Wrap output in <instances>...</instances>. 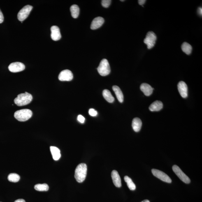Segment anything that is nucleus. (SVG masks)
Wrapping results in <instances>:
<instances>
[{
  "label": "nucleus",
  "mask_w": 202,
  "mask_h": 202,
  "mask_svg": "<svg viewBox=\"0 0 202 202\" xmlns=\"http://www.w3.org/2000/svg\"><path fill=\"white\" fill-rule=\"evenodd\" d=\"M87 166L85 163H81L77 166L75 170V177L79 183L83 182L87 174Z\"/></svg>",
  "instance_id": "f257e3e1"
},
{
  "label": "nucleus",
  "mask_w": 202,
  "mask_h": 202,
  "mask_svg": "<svg viewBox=\"0 0 202 202\" xmlns=\"http://www.w3.org/2000/svg\"><path fill=\"white\" fill-rule=\"evenodd\" d=\"M32 95L25 92L24 93L19 94L17 97L15 98L14 102L17 106H22L29 104L32 101Z\"/></svg>",
  "instance_id": "f03ea898"
},
{
  "label": "nucleus",
  "mask_w": 202,
  "mask_h": 202,
  "mask_svg": "<svg viewBox=\"0 0 202 202\" xmlns=\"http://www.w3.org/2000/svg\"><path fill=\"white\" fill-rule=\"evenodd\" d=\"M32 112L29 109H23L15 112L14 116L21 122L27 121L32 117Z\"/></svg>",
  "instance_id": "7ed1b4c3"
},
{
  "label": "nucleus",
  "mask_w": 202,
  "mask_h": 202,
  "mask_svg": "<svg viewBox=\"0 0 202 202\" xmlns=\"http://www.w3.org/2000/svg\"><path fill=\"white\" fill-rule=\"evenodd\" d=\"M97 71L102 76H106L110 72V68L108 61L106 59H103L101 61L97 68Z\"/></svg>",
  "instance_id": "20e7f679"
},
{
  "label": "nucleus",
  "mask_w": 202,
  "mask_h": 202,
  "mask_svg": "<svg viewBox=\"0 0 202 202\" xmlns=\"http://www.w3.org/2000/svg\"><path fill=\"white\" fill-rule=\"evenodd\" d=\"M157 40V36L153 31H149L144 40V43L147 45L149 49L152 48L154 46Z\"/></svg>",
  "instance_id": "39448f33"
},
{
  "label": "nucleus",
  "mask_w": 202,
  "mask_h": 202,
  "mask_svg": "<svg viewBox=\"0 0 202 202\" xmlns=\"http://www.w3.org/2000/svg\"><path fill=\"white\" fill-rule=\"evenodd\" d=\"M33 6L30 5H26L21 9L17 15L18 20L21 22L26 20L32 10Z\"/></svg>",
  "instance_id": "423d86ee"
},
{
  "label": "nucleus",
  "mask_w": 202,
  "mask_h": 202,
  "mask_svg": "<svg viewBox=\"0 0 202 202\" xmlns=\"http://www.w3.org/2000/svg\"><path fill=\"white\" fill-rule=\"evenodd\" d=\"M172 169L175 174L183 182L187 184H189L191 182V180L189 177L183 172L179 167L177 165H174L172 167Z\"/></svg>",
  "instance_id": "0eeeda50"
},
{
  "label": "nucleus",
  "mask_w": 202,
  "mask_h": 202,
  "mask_svg": "<svg viewBox=\"0 0 202 202\" xmlns=\"http://www.w3.org/2000/svg\"><path fill=\"white\" fill-rule=\"evenodd\" d=\"M152 172L155 176L157 177L159 179L168 183H171L172 180L171 178L164 172L155 169H152Z\"/></svg>",
  "instance_id": "6e6552de"
},
{
  "label": "nucleus",
  "mask_w": 202,
  "mask_h": 202,
  "mask_svg": "<svg viewBox=\"0 0 202 202\" xmlns=\"http://www.w3.org/2000/svg\"><path fill=\"white\" fill-rule=\"evenodd\" d=\"M25 68V66L23 63L19 62L12 63L8 66L9 71L13 73L23 71Z\"/></svg>",
  "instance_id": "1a4fd4ad"
},
{
  "label": "nucleus",
  "mask_w": 202,
  "mask_h": 202,
  "mask_svg": "<svg viewBox=\"0 0 202 202\" xmlns=\"http://www.w3.org/2000/svg\"><path fill=\"white\" fill-rule=\"evenodd\" d=\"M73 77V73L71 71L69 70H64L61 71L59 74L58 78L60 80L62 81H69L72 80Z\"/></svg>",
  "instance_id": "9d476101"
},
{
  "label": "nucleus",
  "mask_w": 202,
  "mask_h": 202,
  "mask_svg": "<svg viewBox=\"0 0 202 202\" xmlns=\"http://www.w3.org/2000/svg\"><path fill=\"white\" fill-rule=\"evenodd\" d=\"M179 93L183 98H186L188 96V88L187 84L183 81H180L177 85Z\"/></svg>",
  "instance_id": "9b49d317"
},
{
  "label": "nucleus",
  "mask_w": 202,
  "mask_h": 202,
  "mask_svg": "<svg viewBox=\"0 0 202 202\" xmlns=\"http://www.w3.org/2000/svg\"><path fill=\"white\" fill-rule=\"evenodd\" d=\"M51 38L54 41H57L60 39L61 35L59 28L57 26H53L51 28Z\"/></svg>",
  "instance_id": "f8f14e48"
},
{
  "label": "nucleus",
  "mask_w": 202,
  "mask_h": 202,
  "mask_svg": "<svg viewBox=\"0 0 202 202\" xmlns=\"http://www.w3.org/2000/svg\"><path fill=\"white\" fill-rule=\"evenodd\" d=\"M105 20L103 17H98L95 18L91 23V29L96 30L101 27L104 23Z\"/></svg>",
  "instance_id": "ddd939ff"
},
{
  "label": "nucleus",
  "mask_w": 202,
  "mask_h": 202,
  "mask_svg": "<svg viewBox=\"0 0 202 202\" xmlns=\"http://www.w3.org/2000/svg\"><path fill=\"white\" fill-rule=\"evenodd\" d=\"M111 177L112 181L114 185L117 188H120L122 186L121 180L118 172L116 170H114L111 173Z\"/></svg>",
  "instance_id": "4468645a"
},
{
  "label": "nucleus",
  "mask_w": 202,
  "mask_h": 202,
  "mask_svg": "<svg viewBox=\"0 0 202 202\" xmlns=\"http://www.w3.org/2000/svg\"><path fill=\"white\" fill-rule=\"evenodd\" d=\"M140 89L145 96H148L152 93L154 89L146 83H143L140 85Z\"/></svg>",
  "instance_id": "2eb2a0df"
},
{
  "label": "nucleus",
  "mask_w": 202,
  "mask_h": 202,
  "mask_svg": "<svg viewBox=\"0 0 202 202\" xmlns=\"http://www.w3.org/2000/svg\"><path fill=\"white\" fill-rule=\"evenodd\" d=\"M163 105L160 101H157L151 104L149 107V109L152 112L159 111L163 109Z\"/></svg>",
  "instance_id": "dca6fc26"
},
{
  "label": "nucleus",
  "mask_w": 202,
  "mask_h": 202,
  "mask_svg": "<svg viewBox=\"0 0 202 202\" xmlns=\"http://www.w3.org/2000/svg\"><path fill=\"white\" fill-rule=\"evenodd\" d=\"M142 124L141 119L138 117H136L133 119L132 126L133 130L136 132H138L141 129Z\"/></svg>",
  "instance_id": "f3484780"
},
{
  "label": "nucleus",
  "mask_w": 202,
  "mask_h": 202,
  "mask_svg": "<svg viewBox=\"0 0 202 202\" xmlns=\"http://www.w3.org/2000/svg\"><path fill=\"white\" fill-rule=\"evenodd\" d=\"M112 89H113L114 92H115L116 96L119 102L122 103L124 101V96L120 89L118 86L114 85L112 87Z\"/></svg>",
  "instance_id": "a211bd4d"
},
{
  "label": "nucleus",
  "mask_w": 202,
  "mask_h": 202,
  "mask_svg": "<svg viewBox=\"0 0 202 202\" xmlns=\"http://www.w3.org/2000/svg\"><path fill=\"white\" fill-rule=\"evenodd\" d=\"M50 149L53 159L54 160H58L60 159L61 156L60 151V149L57 147L55 146H51Z\"/></svg>",
  "instance_id": "6ab92c4d"
},
{
  "label": "nucleus",
  "mask_w": 202,
  "mask_h": 202,
  "mask_svg": "<svg viewBox=\"0 0 202 202\" xmlns=\"http://www.w3.org/2000/svg\"><path fill=\"white\" fill-rule=\"evenodd\" d=\"M103 96L105 100L109 103H113L115 100L111 93L108 89H106L103 91Z\"/></svg>",
  "instance_id": "aec40b11"
},
{
  "label": "nucleus",
  "mask_w": 202,
  "mask_h": 202,
  "mask_svg": "<svg viewBox=\"0 0 202 202\" xmlns=\"http://www.w3.org/2000/svg\"><path fill=\"white\" fill-rule=\"evenodd\" d=\"M70 10L72 17L73 18H78L80 14V9L79 6L76 5H73L71 7Z\"/></svg>",
  "instance_id": "412c9836"
},
{
  "label": "nucleus",
  "mask_w": 202,
  "mask_h": 202,
  "mask_svg": "<svg viewBox=\"0 0 202 202\" xmlns=\"http://www.w3.org/2000/svg\"><path fill=\"white\" fill-rule=\"evenodd\" d=\"M124 180L127 183L128 187L131 191H134L136 189V187L134 182H133L131 179L128 176H125Z\"/></svg>",
  "instance_id": "4be33fe9"
},
{
  "label": "nucleus",
  "mask_w": 202,
  "mask_h": 202,
  "mask_svg": "<svg viewBox=\"0 0 202 202\" xmlns=\"http://www.w3.org/2000/svg\"><path fill=\"white\" fill-rule=\"evenodd\" d=\"M182 50L188 55H189L192 51V47L191 45L187 43H184L182 45Z\"/></svg>",
  "instance_id": "5701e85b"
},
{
  "label": "nucleus",
  "mask_w": 202,
  "mask_h": 202,
  "mask_svg": "<svg viewBox=\"0 0 202 202\" xmlns=\"http://www.w3.org/2000/svg\"><path fill=\"white\" fill-rule=\"evenodd\" d=\"M34 188L39 191H47L49 190V187L46 183L38 184L35 186Z\"/></svg>",
  "instance_id": "b1692460"
},
{
  "label": "nucleus",
  "mask_w": 202,
  "mask_h": 202,
  "mask_svg": "<svg viewBox=\"0 0 202 202\" xmlns=\"http://www.w3.org/2000/svg\"><path fill=\"white\" fill-rule=\"evenodd\" d=\"M8 179L9 181L12 182H17L20 179V176L16 173H10L8 175Z\"/></svg>",
  "instance_id": "393cba45"
},
{
  "label": "nucleus",
  "mask_w": 202,
  "mask_h": 202,
  "mask_svg": "<svg viewBox=\"0 0 202 202\" xmlns=\"http://www.w3.org/2000/svg\"><path fill=\"white\" fill-rule=\"evenodd\" d=\"M111 0H103L101 1V5L105 8H108L111 2Z\"/></svg>",
  "instance_id": "a878e982"
},
{
  "label": "nucleus",
  "mask_w": 202,
  "mask_h": 202,
  "mask_svg": "<svg viewBox=\"0 0 202 202\" xmlns=\"http://www.w3.org/2000/svg\"><path fill=\"white\" fill-rule=\"evenodd\" d=\"M89 115L92 117H95L97 115L98 112L93 109H90L89 110Z\"/></svg>",
  "instance_id": "bb28decb"
},
{
  "label": "nucleus",
  "mask_w": 202,
  "mask_h": 202,
  "mask_svg": "<svg viewBox=\"0 0 202 202\" xmlns=\"http://www.w3.org/2000/svg\"><path fill=\"white\" fill-rule=\"evenodd\" d=\"M77 119L81 123H84L85 121V117L81 115H79Z\"/></svg>",
  "instance_id": "cd10ccee"
},
{
  "label": "nucleus",
  "mask_w": 202,
  "mask_h": 202,
  "mask_svg": "<svg viewBox=\"0 0 202 202\" xmlns=\"http://www.w3.org/2000/svg\"><path fill=\"white\" fill-rule=\"evenodd\" d=\"M3 20H4V17H3L2 12L1 10H0V24L3 23Z\"/></svg>",
  "instance_id": "c85d7f7f"
},
{
  "label": "nucleus",
  "mask_w": 202,
  "mask_h": 202,
  "mask_svg": "<svg viewBox=\"0 0 202 202\" xmlns=\"http://www.w3.org/2000/svg\"><path fill=\"white\" fill-rule=\"evenodd\" d=\"M146 2V1H145V0H139V1H138V3L140 5L143 6V5L145 4Z\"/></svg>",
  "instance_id": "c756f323"
},
{
  "label": "nucleus",
  "mask_w": 202,
  "mask_h": 202,
  "mask_svg": "<svg viewBox=\"0 0 202 202\" xmlns=\"http://www.w3.org/2000/svg\"><path fill=\"white\" fill-rule=\"evenodd\" d=\"M198 14L200 16H202V8L201 7H200L198 9Z\"/></svg>",
  "instance_id": "7c9ffc66"
},
{
  "label": "nucleus",
  "mask_w": 202,
  "mask_h": 202,
  "mask_svg": "<svg viewBox=\"0 0 202 202\" xmlns=\"http://www.w3.org/2000/svg\"><path fill=\"white\" fill-rule=\"evenodd\" d=\"M14 202H26V201L23 199H20L15 200Z\"/></svg>",
  "instance_id": "2f4dec72"
},
{
  "label": "nucleus",
  "mask_w": 202,
  "mask_h": 202,
  "mask_svg": "<svg viewBox=\"0 0 202 202\" xmlns=\"http://www.w3.org/2000/svg\"><path fill=\"white\" fill-rule=\"evenodd\" d=\"M141 202H150V201H149V200H144L143 201Z\"/></svg>",
  "instance_id": "473e14b6"
},
{
  "label": "nucleus",
  "mask_w": 202,
  "mask_h": 202,
  "mask_svg": "<svg viewBox=\"0 0 202 202\" xmlns=\"http://www.w3.org/2000/svg\"></svg>",
  "instance_id": "72a5a7b5"
}]
</instances>
